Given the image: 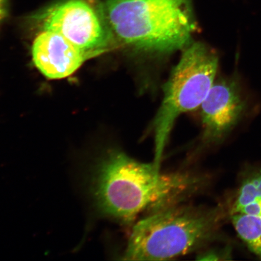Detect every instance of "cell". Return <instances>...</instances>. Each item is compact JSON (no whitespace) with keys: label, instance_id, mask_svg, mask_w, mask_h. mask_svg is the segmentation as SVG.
<instances>
[{"label":"cell","instance_id":"cell-3","mask_svg":"<svg viewBox=\"0 0 261 261\" xmlns=\"http://www.w3.org/2000/svg\"><path fill=\"white\" fill-rule=\"evenodd\" d=\"M223 208L176 204L145 215L130 227L120 259L162 260L203 250L218 237Z\"/></svg>","mask_w":261,"mask_h":261},{"label":"cell","instance_id":"cell-8","mask_svg":"<svg viewBox=\"0 0 261 261\" xmlns=\"http://www.w3.org/2000/svg\"><path fill=\"white\" fill-rule=\"evenodd\" d=\"M230 214L261 216V167L251 172L243 179Z\"/></svg>","mask_w":261,"mask_h":261},{"label":"cell","instance_id":"cell-1","mask_svg":"<svg viewBox=\"0 0 261 261\" xmlns=\"http://www.w3.org/2000/svg\"><path fill=\"white\" fill-rule=\"evenodd\" d=\"M81 174L95 217L130 227L140 215L181 203L207 184L203 175L163 173L154 163L137 161L113 146L91 150Z\"/></svg>","mask_w":261,"mask_h":261},{"label":"cell","instance_id":"cell-6","mask_svg":"<svg viewBox=\"0 0 261 261\" xmlns=\"http://www.w3.org/2000/svg\"><path fill=\"white\" fill-rule=\"evenodd\" d=\"M245 107L237 81L223 80L214 83L200 107L204 144L221 141L239 121Z\"/></svg>","mask_w":261,"mask_h":261},{"label":"cell","instance_id":"cell-7","mask_svg":"<svg viewBox=\"0 0 261 261\" xmlns=\"http://www.w3.org/2000/svg\"><path fill=\"white\" fill-rule=\"evenodd\" d=\"M32 54L35 66L51 80L70 76L88 60L63 36L46 30H41L35 39Z\"/></svg>","mask_w":261,"mask_h":261},{"label":"cell","instance_id":"cell-10","mask_svg":"<svg viewBox=\"0 0 261 261\" xmlns=\"http://www.w3.org/2000/svg\"><path fill=\"white\" fill-rule=\"evenodd\" d=\"M227 248L226 249H211L200 251L197 254L198 260H217L228 259L230 256Z\"/></svg>","mask_w":261,"mask_h":261},{"label":"cell","instance_id":"cell-2","mask_svg":"<svg viewBox=\"0 0 261 261\" xmlns=\"http://www.w3.org/2000/svg\"><path fill=\"white\" fill-rule=\"evenodd\" d=\"M117 42L141 53L166 55L192 42V0H106L99 5Z\"/></svg>","mask_w":261,"mask_h":261},{"label":"cell","instance_id":"cell-5","mask_svg":"<svg viewBox=\"0 0 261 261\" xmlns=\"http://www.w3.org/2000/svg\"><path fill=\"white\" fill-rule=\"evenodd\" d=\"M41 30L63 36L86 55L88 60L118 46L100 5L96 8L86 0H64L34 16Z\"/></svg>","mask_w":261,"mask_h":261},{"label":"cell","instance_id":"cell-11","mask_svg":"<svg viewBox=\"0 0 261 261\" xmlns=\"http://www.w3.org/2000/svg\"><path fill=\"white\" fill-rule=\"evenodd\" d=\"M8 0H0V21L5 18L8 11Z\"/></svg>","mask_w":261,"mask_h":261},{"label":"cell","instance_id":"cell-4","mask_svg":"<svg viewBox=\"0 0 261 261\" xmlns=\"http://www.w3.org/2000/svg\"><path fill=\"white\" fill-rule=\"evenodd\" d=\"M163 90V99L152 128L154 135L153 163L161 169L165 149L176 120L200 107L214 84L218 58L200 42H192L182 50Z\"/></svg>","mask_w":261,"mask_h":261},{"label":"cell","instance_id":"cell-9","mask_svg":"<svg viewBox=\"0 0 261 261\" xmlns=\"http://www.w3.org/2000/svg\"><path fill=\"white\" fill-rule=\"evenodd\" d=\"M230 218L238 236L251 252L261 258V216L234 214Z\"/></svg>","mask_w":261,"mask_h":261}]
</instances>
